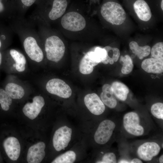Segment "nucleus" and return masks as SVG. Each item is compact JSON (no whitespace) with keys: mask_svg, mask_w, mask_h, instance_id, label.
<instances>
[{"mask_svg":"<svg viewBox=\"0 0 163 163\" xmlns=\"http://www.w3.org/2000/svg\"><path fill=\"white\" fill-rule=\"evenodd\" d=\"M101 13L103 18L113 25H119L122 24L126 20V12L119 3L108 1L101 7Z\"/></svg>","mask_w":163,"mask_h":163,"instance_id":"nucleus-1","label":"nucleus"},{"mask_svg":"<svg viewBox=\"0 0 163 163\" xmlns=\"http://www.w3.org/2000/svg\"><path fill=\"white\" fill-rule=\"evenodd\" d=\"M45 49L47 58L50 61L57 62L63 56L65 47L63 42L59 37L52 36L46 39Z\"/></svg>","mask_w":163,"mask_h":163,"instance_id":"nucleus-2","label":"nucleus"},{"mask_svg":"<svg viewBox=\"0 0 163 163\" xmlns=\"http://www.w3.org/2000/svg\"><path fill=\"white\" fill-rule=\"evenodd\" d=\"M61 23L64 29L73 32L81 31L86 25L84 18L80 13L75 11H70L66 14L62 18Z\"/></svg>","mask_w":163,"mask_h":163,"instance_id":"nucleus-3","label":"nucleus"},{"mask_svg":"<svg viewBox=\"0 0 163 163\" xmlns=\"http://www.w3.org/2000/svg\"><path fill=\"white\" fill-rule=\"evenodd\" d=\"M123 127L129 134L136 136H140L144 133V127L140 123L139 116L136 112H130L126 113L123 118Z\"/></svg>","mask_w":163,"mask_h":163,"instance_id":"nucleus-4","label":"nucleus"},{"mask_svg":"<svg viewBox=\"0 0 163 163\" xmlns=\"http://www.w3.org/2000/svg\"><path fill=\"white\" fill-rule=\"evenodd\" d=\"M116 127L115 123L109 120L102 121L99 125L94 136L96 143L103 145L107 142L112 136Z\"/></svg>","mask_w":163,"mask_h":163,"instance_id":"nucleus-5","label":"nucleus"},{"mask_svg":"<svg viewBox=\"0 0 163 163\" xmlns=\"http://www.w3.org/2000/svg\"><path fill=\"white\" fill-rule=\"evenodd\" d=\"M46 88L49 93L64 98L69 97L72 94L70 86L64 81L58 78H53L49 81Z\"/></svg>","mask_w":163,"mask_h":163,"instance_id":"nucleus-6","label":"nucleus"},{"mask_svg":"<svg viewBox=\"0 0 163 163\" xmlns=\"http://www.w3.org/2000/svg\"><path fill=\"white\" fill-rule=\"evenodd\" d=\"M72 129L67 126H62L55 132L53 139L54 148L57 151L64 150L68 145L71 138Z\"/></svg>","mask_w":163,"mask_h":163,"instance_id":"nucleus-7","label":"nucleus"},{"mask_svg":"<svg viewBox=\"0 0 163 163\" xmlns=\"http://www.w3.org/2000/svg\"><path fill=\"white\" fill-rule=\"evenodd\" d=\"M161 147L155 142H147L141 145L138 148L137 153L139 158L145 161L151 160L153 157L158 155Z\"/></svg>","mask_w":163,"mask_h":163,"instance_id":"nucleus-8","label":"nucleus"},{"mask_svg":"<svg viewBox=\"0 0 163 163\" xmlns=\"http://www.w3.org/2000/svg\"><path fill=\"white\" fill-rule=\"evenodd\" d=\"M24 46L26 53L31 60L37 62L43 60V51L33 37H29L25 39L24 42Z\"/></svg>","mask_w":163,"mask_h":163,"instance_id":"nucleus-9","label":"nucleus"},{"mask_svg":"<svg viewBox=\"0 0 163 163\" xmlns=\"http://www.w3.org/2000/svg\"><path fill=\"white\" fill-rule=\"evenodd\" d=\"M84 102L88 109L94 115H99L105 110L104 104L95 93L89 94L86 95Z\"/></svg>","mask_w":163,"mask_h":163,"instance_id":"nucleus-10","label":"nucleus"},{"mask_svg":"<svg viewBox=\"0 0 163 163\" xmlns=\"http://www.w3.org/2000/svg\"><path fill=\"white\" fill-rule=\"evenodd\" d=\"M44 104V100L42 97L35 96L32 102L27 103L24 106L23 108V112L30 119L34 120L38 115Z\"/></svg>","mask_w":163,"mask_h":163,"instance_id":"nucleus-11","label":"nucleus"},{"mask_svg":"<svg viewBox=\"0 0 163 163\" xmlns=\"http://www.w3.org/2000/svg\"><path fill=\"white\" fill-rule=\"evenodd\" d=\"M3 146L8 157L13 161L18 158L21 152L20 145L18 140L14 137H9L5 139Z\"/></svg>","mask_w":163,"mask_h":163,"instance_id":"nucleus-12","label":"nucleus"},{"mask_svg":"<svg viewBox=\"0 0 163 163\" xmlns=\"http://www.w3.org/2000/svg\"><path fill=\"white\" fill-rule=\"evenodd\" d=\"M46 145L43 142H40L30 147L28 149L27 161L29 163H40L44 158Z\"/></svg>","mask_w":163,"mask_h":163,"instance_id":"nucleus-13","label":"nucleus"},{"mask_svg":"<svg viewBox=\"0 0 163 163\" xmlns=\"http://www.w3.org/2000/svg\"><path fill=\"white\" fill-rule=\"evenodd\" d=\"M134 10L138 18L142 21H149L152 16L150 8L144 0H136L133 5Z\"/></svg>","mask_w":163,"mask_h":163,"instance_id":"nucleus-14","label":"nucleus"},{"mask_svg":"<svg viewBox=\"0 0 163 163\" xmlns=\"http://www.w3.org/2000/svg\"><path fill=\"white\" fill-rule=\"evenodd\" d=\"M141 67L147 73H161L163 72V60L153 58L146 59L142 62Z\"/></svg>","mask_w":163,"mask_h":163,"instance_id":"nucleus-15","label":"nucleus"},{"mask_svg":"<svg viewBox=\"0 0 163 163\" xmlns=\"http://www.w3.org/2000/svg\"><path fill=\"white\" fill-rule=\"evenodd\" d=\"M100 97L104 104L110 108H113L116 106L117 101L111 85L107 84L103 85Z\"/></svg>","mask_w":163,"mask_h":163,"instance_id":"nucleus-16","label":"nucleus"},{"mask_svg":"<svg viewBox=\"0 0 163 163\" xmlns=\"http://www.w3.org/2000/svg\"><path fill=\"white\" fill-rule=\"evenodd\" d=\"M67 6L66 0H54L52 9L49 14V18L54 20L64 13Z\"/></svg>","mask_w":163,"mask_h":163,"instance_id":"nucleus-17","label":"nucleus"},{"mask_svg":"<svg viewBox=\"0 0 163 163\" xmlns=\"http://www.w3.org/2000/svg\"><path fill=\"white\" fill-rule=\"evenodd\" d=\"M98 64L90 58L88 52L82 58L80 62L79 71L83 74H90L93 72V67Z\"/></svg>","mask_w":163,"mask_h":163,"instance_id":"nucleus-18","label":"nucleus"},{"mask_svg":"<svg viewBox=\"0 0 163 163\" xmlns=\"http://www.w3.org/2000/svg\"><path fill=\"white\" fill-rule=\"evenodd\" d=\"M111 86L113 94L116 97L123 101L126 99L129 90L125 85L116 81L113 82Z\"/></svg>","mask_w":163,"mask_h":163,"instance_id":"nucleus-19","label":"nucleus"},{"mask_svg":"<svg viewBox=\"0 0 163 163\" xmlns=\"http://www.w3.org/2000/svg\"><path fill=\"white\" fill-rule=\"evenodd\" d=\"M129 47L133 53L140 59L148 56L151 52V47L148 45L139 46L135 41H131L129 43Z\"/></svg>","mask_w":163,"mask_h":163,"instance_id":"nucleus-20","label":"nucleus"},{"mask_svg":"<svg viewBox=\"0 0 163 163\" xmlns=\"http://www.w3.org/2000/svg\"><path fill=\"white\" fill-rule=\"evenodd\" d=\"M5 90L11 98L16 99L22 98L25 94L23 88L20 85L13 83H9L5 87Z\"/></svg>","mask_w":163,"mask_h":163,"instance_id":"nucleus-21","label":"nucleus"},{"mask_svg":"<svg viewBox=\"0 0 163 163\" xmlns=\"http://www.w3.org/2000/svg\"><path fill=\"white\" fill-rule=\"evenodd\" d=\"M104 48L106 51V55L104 60L102 62L103 64H107L109 63L112 65L118 61L120 55L118 49L109 46H106Z\"/></svg>","mask_w":163,"mask_h":163,"instance_id":"nucleus-22","label":"nucleus"},{"mask_svg":"<svg viewBox=\"0 0 163 163\" xmlns=\"http://www.w3.org/2000/svg\"><path fill=\"white\" fill-rule=\"evenodd\" d=\"M11 56L15 62V68L19 72H22L25 69L26 59L23 54L14 49L10 51Z\"/></svg>","mask_w":163,"mask_h":163,"instance_id":"nucleus-23","label":"nucleus"},{"mask_svg":"<svg viewBox=\"0 0 163 163\" xmlns=\"http://www.w3.org/2000/svg\"><path fill=\"white\" fill-rule=\"evenodd\" d=\"M76 159V155L73 151H68L56 158L52 163H73Z\"/></svg>","mask_w":163,"mask_h":163,"instance_id":"nucleus-24","label":"nucleus"},{"mask_svg":"<svg viewBox=\"0 0 163 163\" xmlns=\"http://www.w3.org/2000/svg\"><path fill=\"white\" fill-rule=\"evenodd\" d=\"M120 61L123 63V66L121 69L122 73L124 74L130 73L133 67V61L130 57L128 55L121 56Z\"/></svg>","mask_w":163,"mask_h":163,"instance_id":"nucleus-25","label":"nucleus"},{"mask_svg":"<svg viewBox=\"0 0 163 163\" xmlns=\"http://www.w3.org/2000/svg\"><path fill=\"white\" fill-rule=\"evenodd\" d=\"M12 102L11 98L5 90L0 88V104L3 110L8 111Z\"/></svg>","mask_w":163,"mask_h":163,"instance_id":"nucleus-26","label":"nucleus"},{"mask_svg":"<svg viewBox=\"0 0 163 163\" xmlns=\"http://www.w3.org/2000/svg\"><path fill=\"white\" fill-rule=\"evenodd\" d=\"M151 55L153 58L163 60V43L158 42L152 47L151 50Z\"/></svg>","mask_w":163,"mask_h":163,"instance_id":"nucleus-27","label":"nucleus"},{"mask_svg":"<svg viewBox=\"0 0 163 163\" xmlns=\"http://www.w3.org/2000/svg\"><path fill=\"white\" fill-rule=\"evenodd\" d=\"M151 111L152 114L155 117L163 120V104L158 102L154 104L151 106Z\"/></svg>","mask_w":163,"mask_h":163,"instance_id":"nucleus-28","label":"nucleus"},{"mask_svg":"<svg viewBox=\"0 0 163 163\" xmlns=\"http://www.w3.org/2000/svg\"><path fill=\"white\" fill-rule=\"evenodd\" d=\"M98 163H115L117 162L116 157L113 152H108L102 157L101 160L97 161Z\"/></svg>","mask_w":163,"mask_h":163,"instance_id":"nucleus-29","label":"nucleus"},{"mask_svg":"<svg viewBox=\"0 0 163 163\" xmlns=\"http://www.w3.org/2000/svg\"><path fill=\"white\" fill-rule=\"evenodd\" d=\"M94 52L96 58L101 62L105 59L106 55V52L104 48H102L99 47H97L95 48Z\"/></svg>","mask_w":163,"mask_h":163,"instance_id":"nucleus-30","label":"nucleus"},{"mask_svg":"<svg viewBox=\"0 0 163 163\" xmlns=\"http://www.w3.org/2000/svg\"><path fill=\"white\" fill-rule=\"evenodd\" d=\"M36 0H21L22 3L27 6H30Z\"/></svg>","mask_w":163,"mask_h":163,"instance_id":"nucleus-31","label":"nucleus"},{"mask_svg":"<svg viewBox=\"0 0 163 163\" xmlns=\"http://www.w3.org/2000/svg\"><path fill=\"white\" fill-rule=\"evenodd\" d=\"M131 163H142V161L139 159L138 158H134L132 159L130 162Z\"/></svg>","mask_w":163,"mask_h":163,"instance_id":"nucleus-32","label":"nucleus"},{"mask_svg":"<svg viewBox=\"0 0 163 163\" xmlns=\"http://www.w3.org/2000/svg\"><path fill=\"white\" fill-rule=\"evenodd\" d=\"M4 9L3 5L0 0V12L2 11Z\"/></svg>","mask_w":163,"mask_h":163,"instance_id":"nucleus-33","label":"nucleus"},{"mask_svg":"<svg viewBox=\"0 0 163 163\" xmlns=\"http://www.w3.org/2000/svg\"><path fill=\"white\" fill-rule=\"evenodd\" d=\"M159 162L160 163H163V155H161L159 157Z\"/></svg>","mask_w":163,"mask_h":163,"instance_id":"nucleus-34","label":"nucleus"},{"mask_svg":"<svg viewBox=\"0 0 163 163\" xmlns=\"http://www.w3.org/2000/svg\"><path fill=\"white\" fill-rule=\"evenodd\" d=\"M119 163H130L129 161L123 159L120 161Z\"/></svg>","mask_w":163,"mask_h":163,"instance_id":"nucleus-35","label":"nucleus"},{"mask_svg":"<svg viewBox=\"0 0 163 163\" xmlns=\"http://www.w3.org/2000/svg\"><path fill=\"white\" fill-rule=\"evenodd\" d=\"M163 0H161V9L162 11L163 10Z\"/></svg>","mask_w":163,"mask_h":163,"instance_id":"nucleus-36","label":"nucleus"},{"mask_svg":"<svg viewBox=\"0 0 163 163\" xmlns=\"http://www.w3.org/2000/svg\"><path fill=\"white\" fill-rule=\"evenodd\" d=\"M2 62V54L0 52V66L1 65Z\"/></svg>","mask_w":163,"mask_h":163,"instance_id":"nucleus-37","label":"nucleus"},{"mask_svg":"<svg viewBox=\"0 0 163 163\" xmlns=\"http://www.w3.org/2000/svg\"><path fill=\"white\" fill-rule=\"evenodd\" d=\"M1 45H2L1 42V41L0 40V48L1 47Z\"/></svg>","mask_w":163,"mask_h":163,"instance_id":"nucleus-38","label":"nucleus"}]
</instances>
